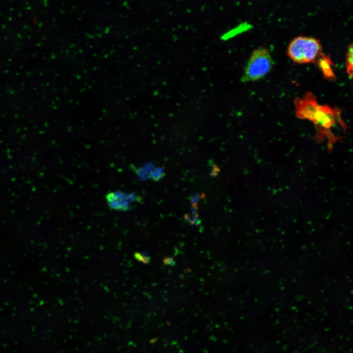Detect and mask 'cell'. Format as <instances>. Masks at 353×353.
I'll return each mask as SVG.
<instances>
[{
    "mask_svg": "<svg viewBox=\"0 0 353 353\" xmlns=\"http://www.w3.org/2000/svg\"><path fill=\"white\" fill-rule=\"evenodd\" d=\"M330 60L326 56L322 54L321 57L318 60V64L322 70L325 75L327 76H332V72L330 69Z\"/></svg>",
    "mask_w": 353,
    "mask_h": 353,
    "instance_id": "cell-6",
    "label": "cell"
},
{
    "mask_svg": "<svg viewBox=\"0 0 353 353\" xmlns=\"http://www.w3.org/2000/svg\"><path fill=\"white\" fill-rule=\"evenodd\" d=\"M294 104L297 117L313 123L316 140L322 142L327 140L329 150L332 149L334 143L341 140L342 134L346 133L347 126L341 117V110L320 105L312 93L308 92L303 98L295 99Z\"/></svg>",
    "mask_w": 353,
    "mask_h": 353,
    "instance_id": "cell-1",
    "label": "cell"
},
{
    "mask_svg": "<svg viewBox=\"0 0 353 353\" xmlns=\"http://www.w3.org/2000/svg\"><path fill=\"white\" fill-rule=\"evenodd\" d=\"M272 64V58L268 49L265 48L255 49L248 61L242 80L245 82L261 78L270 71Z\"/></svg>",
    "mask_w": 353,
    "mask_h": 353,
    "instance_id": "cell-3",
    "label": "cell"
},
{
    "mask_svg": "<svg viewBox=\"0 0 353 353\" xmlns=\"http://www.w3.org/2000/svg\"><path fill=\"white\" fill-rule=\"evenodd\" d=\"M322 47L314 38L299 36L294 38L287 48V54L295 62L307 63L314 60L320 54Z\"/></svg>",
    "mask_w": 353,
    "mask_h": 353,
    "instance_id": "cell-2",
    "label": "cell"
},
{
    "mask_svg": "<svg viewBox=\"0 0 353 353\" xmlns=\"http://www.w3.org/2000/svg\"><path fill=\"white\" fill-rule=\"evenodd\" d=\"M347 70L350 76L353 77V43L351 44L348 49L347 60Z\"/></svg>",
    "mask_w": 353,
    "mask_h": 353,
    "instance_id": "cell-7",
    "label": "cell"
},
{
    "mask_svg": "<svg viewBox=\"0 0 353 353\" xmlns=\"http://www.w3.org/2000/svg\"><path fill=\"white\" fill-rule=\"evenodd\" d=\"M164 263L166 265L174 266L176 263L175 260L171 257H167L164 259Z\"/></svg>",
    "mask_w": 353,
    "mask_h": 353,
    "instance_id": "cell-9",
    "label": "cell"
},
{
    "mask_svg": "<svg viewBox=\"0 0 353 353\" xmlns=\"http://www.w3.org/2000/svg\"><path fill=\"white\" fill-rule=\"evenodd\" d=\"M134 257L137 261L144 263H148L150 261V257L147 255H145V254L136 252L134 254Z\"/></svg>",
    "mask_w": 353,
    "mask_h": 353,
    "instance_id": "cell-8",
    "label": "cell"
},
{
    "mask_svg": "<svg viewBox=\"0 0 353 353\" xmlns=\"http://www.w3.org/2000/svg\"><path fill=\"white\" fill-rule=\"evenodd\" d=\"M251 27V25L248 23H243L239 25L236 27L230 30L225 34L223 35L222 38L223 40H226L229 38H231L234 35L240 33L243 31H246L247 30L250 28Z\"/></svg>",
    "mask_w": 353,
    "mask_h": 353,
    "instance_id": "cell-5",
    "label": "cell"
},
{
    "mask_svg": "<svg viewBox=\"0 0 353 353\" xmlns=\"http://www.w3.org/2000/svg\"><path fill=\"white\" fill-rule=\"evenodd\" d=\"M106 200L110 208L126 211L131 207V202L140 201V198L134 193L126 194L122 191H117L107 193Z\"/></svg>",
    "mask_w": 353,
    "mask_h": 353,
    "instance_id": "cell-4",
    "label": "cell"
}]
</instances>
